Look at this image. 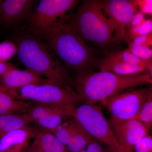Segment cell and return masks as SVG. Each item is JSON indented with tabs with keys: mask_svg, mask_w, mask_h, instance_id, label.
<instances>
[{
	"mask_svg": "<svg viewBox=\"0 0 152 152\" xmlns=\"http://www.w3.org/2000/svg\"><path fill=\"white\" fill-rule=\"evenodd\" d=\"M145 15L140 11L136 12L134 17L130 25V28L132 27L136 26L142 24L146 20L145 18Z\"/></svg>",
	"mask_w": 152,
	"mask_h": 152,
	"instance_id": "obj_28",
	"label": "cell"
},
{
	"mask_svg": "<svg viewBox=\"0 0 152 152\" xmlns=\"http://www.w3.org/2000/svg\"><path fill=\"white\" fill-rule=\"evenodd\" d=\"M109 123L119 143L129 151H134L136 145L149 135L152 128L137 119L122 120L111 118Z\"/></svg>",
	"mask_w": 152,
	"mask_h": 152,
	"instance_id": "obj_10",
	"label": "cell"
},
{
	"mask_svg": "<svg viewBox=\"0 0 152 152\" xmlns=\"http://www.w3.org/2000/svg\"><path fill=\"white\" fill-rule=\"evenodd\" d=\"M150 89H151V93H150L149 97L148 99H152V86H151L150 87Z\"/></svg>",
	"mask_w": 152,
	"mask_h": 152,
	"instance_id": "obj_32",
	"label": "cell"
},
{
	"mask_svg": "<svg viewBox=\"0 0 152 152\" xmlns=\"http://www.w3.org/2000/svg\"><path fill=\"white\" fill-rule=\"evenodd\" d=\"M17 44L7 41L0 44V62H6L18 53Z\"/></svg>",
	"mask_w": 152,
	"mask_h": 152,
	"instance_id": "obj_20",
	"label": "cell"
},
{
	"mask_svg": "<svg viewBox=\"0 0 152 152\" xmlns=\"http://www.w3.org/2000/svg\"><path fill=\"white\" fill-rule=\"evenodd\" d=\"M148 61L141 59L126 50L111 53L99 61L98 66L102 72L133 75L143 72Z\"/></svg>",
	"mask_w": 152,
	"mask_h": 152,
	"instance_id": "obj_11",
	"label": "cell"
},
{
	"mask_svg": "<svg viewBox=\"0 0 152 152\" xmlns=\"http://www.w3.org/2000/svg\"><path fill=\"white\" fill-rule=\"evenodd\" d=\"M16 41L19 60L26 69L44 77L51 84L73 90L74 80L46 43L24 33Z\"/></svg>",
	"mask_w": 152,
	"mask_h": 152,
	"instance_id": "obj_1",
	"label": "cell"
},
{
	"mask_svg": "<svg viewBox=\"0 0 152 152\" xmlns=\"http://www.w3.org/2000/svg\"><path fill=\"white\" fill-rule=\"evenodd\" d=\"M101 1H83L68 22L84 39L101 47L113 41V23L103 12Z\"/></svg>",
	"mask_w": 152,
	"mask_h": 152,
	"instance_id": "obj_5",
	"label": "cell"
},
{
	"mask_svg": "<svg viewBox=\"0 0 152 152\" xmlns=\"http://www.w3.org/2000/svg\"><path fill=\"white\" fill-rule=\"evenodd\" d=\"M39 132L28 126L14 130L0 138V152H20L28 147L29 141L35 138Z\"/></svg>",
	"mask_w": 152,
	"mask_h": 152,
	"instance_id": "obj_15",
	"label": "cell"
},
{
	"mask_svg": "<svg viewBox=\"0 0 152 152\" xmlns=\"http://www.w3.org/2000/svg\"><path fill=\"white\" fill-rule=\"evenodd\" d=\"M151 135V136L152 137V135Z\"/></svg>",
	"mask_w": 152,
	"mask_h": 152,
	"instance_id": "obj_34",
	"label": "cell"
},
{
	"mask_svg": "<svg viewBox=\"0 0 152 152\" xmlns=\"http://www.w3.org/2000/svg\"><path fill=\"white\" fill-rule=\"evenodd\" d=\"M88 152H112L108 148L104 146L99 141L89 144L86 147Z\"/></svg>",
	"mask_w": 152,
	"mask_h": 152,
	"instance_id": "obj_27",
	"label": "cell"
},
{
	"mask_svg": "<svg viewBox=\"0 0 152 152\" xmlns=\"http://www.w3.org/2000/svg\"><path fill=\"white\" fill-rule=\"evenodd\" d=\"M72 117L91 135L112 152H119L122 149L100 107L95 104H83L76 107Z\"/></svg>",
	"mask_w": 152,
	"mask_h": 152,
	"instance_id": "obj_6",
	"label": "cell"
},
{
	"mask_svg": "<svg viewBox=\"0 0 152 152\" xmlns=\"http://www.w3.org/2000/svg\"><path fill=\"white\" fill-rule=\"evenodd\" d=\"M46 84H50L46 79L28 69L25 70L17 68L12 69L0 77V86L7 89L20 88L28 85Z\"/></svg>",
	"mask_w": 152,
	"mask_h": 152,
	"instance_id": "obj_14",
	"label": "cell"
},
{
	"mask_svg": "<svg viewBox=\"0 0 152 152\" xmlns=\"http://www.w3.org/2000/svg\"><path fill=\"white\" fill-rule=\"evenodd\" d=\"M17 68L16 66L11 63L0 62V77L4 75L8 71Z\"/></svg>",
	"mask_w": 152,
	"mask_h": 152,
	"instance_id": "obj_29",
	"label": "cell"
},
{
	"mask_svg": "<svg viewBox=\"0 0 152 152\" xmlns=\"http://www.w3.org/2000/svg\"><path fill=\"white\" fill-rule=\"evenodd\" d=\"M34 0H0V24L8 26L28 20L37 7Z\"/></svg>",
	"mask_w": 152,
	"mask_h": 152,
	"instance_id": "obj_13",
	"label": "cell"
},
{
	"mask_svg": "<svg viewBox=\"0 0 152 152\" xmlns=\"http://www.w3.org/2000/svg\"><path fill=\"white\" fill-rule=\"evenodd\" d=\"M32 123L26 113L0 115V138L7 133Z\"/></svg>",
	"mask_w": 152,
	"mask_h": 152,
	"instance_id": "obj_19",
	"label": "cell"
},
{
	"mask_svg": "<svg viewBox=\"0 0 152 152\" xmlns=\"http://www.w3.org/2000/svg\"><path fill=\"white\" fill-rule=\"evenodd\" d=\"M52 133L61 143L66 146L69 142L71 135L69 124L67 126H60Z\"/></svg>",
	"mask_w": 152,
	"mask_h": 152,
	"instance_id": "obj_23",
	"label": "cell"
},
{
	"mask_svg": "<svg viewBox=\"0 0 152 152\" xmlns=\"http://www.w3.org/2000/svg\"><path fill=\"white\" fill-rule=\"evenodd\" d=\"M134 152H152V137L148 135L134 148Z\"/></svg>",
	"mask_w": 152,
	"mask_h": 152,
	"instance_id": "obj_25",
	"label": "cell"
},
{
	"mask_svg": "<svg viewBox=\"0 0 152 152\" xmlns=\"http://www.w3.org/2000/svg\"><path fill=\"white\" fill-rule=\"evenodd\" d=\"M152 31V19H148L142 24L131 27L129 29V37L132 41L140 36L148 34Z\"/></svg>",
	"mask_w": 152,
	"mask_h": 152,
	"instance_id": "obj_22",
	"label": "cell"
},
{
	"mask_svg": "<svg viewBox=\"0 0 152 152\" xmlns=\"http://www.w3.org/2000/svg\"><path fill=\"white\" fill-rule=\"evenodd\" d=\"M146 70L149 71V74H150L152 80V58L149 60L147 64ZM151 85L152 86V83Z\"/></svg>",
	"mask_w": 152,
	"mask_h": 152,
	"instance_id": "obj_30",
	"label": "cell"
},
{
	"mask_svg": "<svg viewBox=\"0 0 152 152\" xmlns=\"http://www.w3.org/2000/svg\"><path fill=\"white\" fill-rule=\"evenodd\" d=\"M69 126L70 139L66 146L68 152H78L84 149L89 144L98 141L74 118Z\"/></svg>",
	"mask_w": 152,
	"mask_h": 152,
	"instance_id": "obj_17",
	"label": "cell"
},
{
	"mask_svg": "<svg viewBox=\"0 0 152 152\" xmlns=\"http://www.w3.org/2000/svg\"><path fill=\"white\" fill-rule=\"evenodd\" d=\"M78 152H88L86 150L84 149V150H82V151H79Z\"/></svg>",
	"mask_w": 152,
	"mask_h": 152,
	"instance_id": "obj_33",
	"label": "cell"
},
{
	"mask_svg": "<svg viewBox=\"0 0 152 152\" xmlns=\"http://www.w3.org/2000/svg\"><path fill=\"white\" fill-rule=\"evenodd\" d=\"M149 73L121 75L108 72L90 73L77 76L74 86L85 103L95 104L119 94L124 90L143 85L151 84Z\"/></svg>",
	"mask_w": 152,
	"mask_h": 152,
	"instance_id": "obj_2",
	"label": "cell"
},
{
	"mask_svg": "<svg viewBox=\"0 0 152 152\" xmlns=\"http://www.w3.org/2000/svg\"><path fill=\"white\" fill-rule=\"evenodd\" d=\"M45 42L67 69L74 72L76 76L92 72L95 63L94 53L68 23Z\"/></svg>",
	"mask_w": 152,
	"mask_h": 152,
	"instance_id": "obj_3",
	"label": "cell"
},
{
	"mask_svg": "<svg viewBox=\"0 0 152 152\" xmlns=\"http://www.w3.org/2000/svg\"><path fill=\"white\" fill-rule=\"evenodd\" d=\"M132 1L135 7L140 9V11L152 16V0H134Z\"/></svg>",
	"mask_w": 152,
	"mask_h": 152,
	"instance_id": "obj_26",
	"label": "cell"
},
{
	"mask_svg": "<svg viewBox=\"0 0 152 152\" xmlns=\"http://www.w3.org/2000/svg\"><path fill=\"white\" fill-rule=\"evenodd\" d=\"M127 51L141 59L149 60L152 58V49L142 45L129 43Z\"/></svg>",
	"mask_w": 152,
	"mask_h": 152,
	"instance_id": "obj_21",
	"label": "cell"
},
{
	"mask_svg": "<svg viewBox=\"0 0 152 152\" xmlns=\"http://www.w3.org/2000/svg\"><path fill=\"white\" fill-rule=\"evenodd\" d=\"M19 90V97L22 100H31L39 103L60 106L74 111L84 99L73 90L56 85L46 84L28 85Z\"/></svg>",
	"mask_w": 152,
	"mask_h": 152,
	"instance_id": "obj_7",
	"label": "cell"
},
{
	"mask_svg": "<svg viewBox=\"0 0 152 152\" xmlns=\"http://www.w3.org/2000/svg\"><path fill=\"white\" fill-rule=\"evenodd\" d=\"M20 152H36V151L33 145H32L31 146L27 147Z\"/></svg>",
	"mask_w": 152,
	"mask_h": 152,
	"instance_id": "obj_31",
	"label": "cell"
},
{
	"mask_svg": "<svg viewBox=\"0 0 152 152\" xmlns=\"http://www.w3.org/2000/svg\"><path fill=\"white\" fill-rule=\"evenodd\" d=\"M152 126V99H148L135 118Z\"/></svg>",
	"mask_w": 152,
	"mask_h": 152,
	"instance_id": "obj_24",
	"label": "cell"
},
{
	"mask_svg": "<svg viewBox=\"0 0 152 152\" xmlns=\"http://www.w3.org/2000/svg\"><path fill=\"white\" fill-rule=\"evenodd\" d=\"M150 88L138 89L118 94L101 102L112 115L118 120L135 118L149 97Z\"/></svg>",
	"mask_w": 152,
	"mask_h": 152,
	"instance_id": "obj_8",
	"label": "cell"
},
{
	"mask_svg": "<svg viewBox=\"0 0 152 152\" xmlns=\"http://www.w3.org/2000/svg\"><path fill=\"white\" fill-rule=\"evenodd\" d=\"M12 90L0 86V115L24 114L31 106V103L15 99Z\"/></svg>",
	"mask_w": 152,
	"mask_h": 152,
	"instance_id": "obj_16",
	"label": "cell"
},
{
	"mask_svg": "<svg viewBox=\"0 0 152 152\" xmlns=\"http://www.w3.org/2000/svg\"><path fill=\"white\" fill-rule=\"evenodd\" d=\"M76 0H41L22 30L46 42L68 23L80 2Z\"/></svg>",
	"mask_w": 152,
	"mask_h": 152,
	"instance_id": "obj_4",
	"label": "cell"
},
{
	"mask_svg": "<svg viewBox=\"0 0 152 152\" xmlns=\"http://www.w3.org/2000/svg\"><path fill=\"white\" fill-rule=\"evenodd\" d=\"M32 145L36 152H68L66 147L47 130L39 131Z\"/></svg>",
	"mask_w": 152,
	"mask_h": 152,
	"instance_id": "obj_18",
	"label": "cell"
},
{
	"mask_svg": "<svg viewBox=\"0 0 152 152\" xmlns=\"http://www.w3.org/2000/svg\"><path fill=\"white\" fill-rule=\"evenodd\" d=\"M103 9L113 23L114 37L113 42H119L127 39V28L130 27L137 8L132 1H101Z\"/></svg>",
	"mask_w": 152,
	"mask_h": 152,
	"instance_id": "obj_9",
	"label": "cell"
},
{
	"mask_svg": "<svg viewBox=\"0 0 152 152\" xmlns=\"http://www.w3.org/2000/svg\"><path fill=\"white\" fill-rule=\"evenodd\" d=\"M73 112L60 106L38 103L31 105L26 113L32 123L52 133L61 126L64 118L72 116Z\"/></svg>",
	"mask_w": 152,
	"mask_h": 152,
	"instance_id": "obj_12",
	"label": "cell"
}]
</instances>
